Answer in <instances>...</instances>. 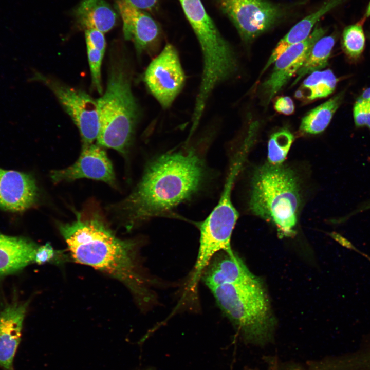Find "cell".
Segmentation results:
<instances>
[{"instance_id": "cell-1", "label": "cell", "mask_w": 370, "mask_h": 370, "mask_svg": "<svg viewBox=\"0 0 370 370\" xmlns=\"http://www.w3.org/2000/svg\"><path fill=\"white\" fill-rule=\"evenodd\" d=\"M206 176L205 160L194 147L172 150L154 158L134 190L119 205L125 227L130 230L168 214L196 194Z\"/></svg>"}, {"instance_id": "cell-2", "label": "cell", "mask_w": 370, "mask_h": 370, "mask_svg": "<svg viewBox=\"0 0 370 370\" xmlns=\"http://www.w3.org/2000/svg\"><path fill=\"white\" fill-rule=\"evenodd\" d=\"M76 215L72 222L58 225L71 258L118 280L141 308L151 305L155 296L140 264L138 242L118 237L98 214Z\"/></svg>"}, {"instance_id": "cell-3", "label": "cell", "mask_w": 370, "mask_h": 370, "mask_svg": "<svg viewBox=\"0 0 370 370\" xmlns=\"http://www.w3.org/2000/svg\"><path fill=\"white\" fill-rule=\"evenodd\" d=\"M223 313L247 344L264 347L274 340L276 323L266 292L255 276L210 289Z\"/></svg>"}, {"instance_id": "cell-4", "label": "cell", "mask_w": 370, "mask_h": 370, "mask_svg": "<svg viewBox=\"0 0 370 370\" xmlns=\"http://www.w3.org/2000/svg\"><path fill=\"white\" fill-rule=\"evenodd\" d=\"M96 101L100 124L97 144L125 154L132 143L139 110L123 58H116L110 62L105 91Z\"/></svg>"}, {"instance_id": "cell-5", "label": "cell", "mask_w": 370, "mask_h": 370, "mask_svg": "<svg viewBox=\"0 0 370 370\" xmlns=\"http://www.w3.org/2000/svg\"><path fill=\"white\" fill-rule=\"evenodd\" d=\"M251 184V211L273 224L280 235H293L301 203L295 173L282 164L265 163L255 170Z\"/></svg>"}, {"instance_id": "cell-6", "label": "cell", "mask_w": 370, "mask_h": 370, "mask_svg": "<svg viewBox=\"0 0 370 370\" xmlns=\"http://www.w3.org/2000/svg\"><path fill=\"white\" fill-rule=\"evenodd\" d=\"M179 1L200 47L203 67L197 96L199 100L206 101L218 85L237 71V58L207 13L201 0Z\"/></svg>"}, {"instance_id": "cell-7", "label": "cell", "mask_w": 370, "mask_h": 370, "mask_svg": "<svg viewBox=\"0 0 370 370\" xmlns=\"http://www.w3.org/2000/svg\"><path fill=\"white\" fill-rule=\"evenodd\" d=\"M242 40L249 43L291 17L304 4L278 3L269 0H216Z\"/></svg>"}, {"instance_id": "cell-8", "label": "cell", "mask_w": 370, "mask_h": 370, "mask_svg": "<svg viewBox=\"0 0 370 370\" xmlns=\"http://www.w3.org/2000/svg\"><path fill=\"white\" fill-rule=\"evenodd\" d=\"M234 182L227 180L217 204L207 218L199 223V254L209 259L220 251L230 250L231 238L238 217L231 200Z\"/></svg>"}, {"instance_id": "cell-9", "label": "cell", "mask_w": 370, "mask_h": 370, "mask_svg": "<svg viewBox=\"0 0 370 370\" xmlns=\"http://www.w3.org/2000/svg\"><path fill=\"white\" fill-rule=\"evenodd\" d=\"M34 79L44 83L55 96L79 129L83 145L93 143L100 127L96 100L83 90L42 74L36 73Z\"/></svg>"}, {"instance_id": "cell-10", "label": "cell", "mask_w": 370, "mask_h": 370, "mask_svg": "<svg viewBox=\"0 0 370 370\" xmlns=\"http://www.w3.org/2000/svg\"><path fill=\"white\" fill-rule=\"evenodd\" d=\"M143 80L161 106L169 108L182 89L186 76L178 51L168 43L147 67Z\"/></svg>"}, {"instance_id": "cell-11", "label": "cell", "mask_w": 370, "mask_h": 370, "mask_svg": "<svg viewBox=\"0 0 370 370\" xmlns=\"http://www.w3.org/2000/svg\"><path fill=\"white\" fill-rule=\"evenodd\" d=\"M326 32V29L317 24L305 40L288 48L275 61L271 74L261 86L262 95L266 105L297 73L313 44L323 36Z\"/></svg>"}, {"instance_id": "cell-12", "label": "cell", "mask_w": 370, "mask_h": 370, "mask_svg": "<svg viewBox=\"0 0 370 370\" xmlns=\"http://www.w3.org/2000/svg\"><path fill=\"white\" fill-rule=\"evenodd\" d=\"M50 178L54 183L89 178L115 187L116 179L112 163L106 152L98 144L83 145L78 159L71 165L52 170Z\"/></svg>"}, {"instance_id": "cell-13", "label": "cell", "mask_w": 370, "mask_h": 370, "mask_svg": "<svg viewBox=\"0 0 370 370\" xmlns=\"http://www.w3.org/2000/svg\"><path fill=\"white\" fill-rule=\"evenodd\" d=\"M116 8L122 20L125 39L133 43L139 54L154 52L161 37L157 23L144 10L133 6L124 0H117Z\"/></svg>"}, {"instance_id": "cell-14", "label": "cell", "mask_w": 370, "mask_h": 370, "mask_svg": "<svg viewBox=\"0 0 370 370\" xmlns=\"http://www.w3.org/2000/svg\"><path fill=\"white\" fill-rule=\"evenodd\" d=\"M38 189L29 174L0 168V208L11 212L24 211L36 202Z\"/></svg>"}, {"instance_id": "cell-15", "label": "cell", "mask_w": 370, "mask_h": 370, "mask_svg": "<svg viewBox=\"0 0 370 370\" xmlns=\"http://www.w3.org/2000/svg\"><path fill=\"white\" fill-rule=\"evenodd\" d=\"M253 276L232 250H222L211 258L200 280L211 289L223 285L240 283Z\"/></svg>"}, {"instance_id": "cell-16", "label": "cell", "mask_w": 370, "mask_h": 370, "mask_svg": "<svg viewBox=\"0 0 370 370\" xmlns=\"http://www.w3.org/2000/svg\"><path fill=\"white\" fill-rule=\"evenodd\" d=\"M28 305V302H14L0 312V366L5 370H12Z\"/></svg>"}, {"instance_id": "cell-17", "label": "cell", "mask_w": 370, "mask_h": 370, "mask_svg": "<svg viewBox=\"0 0 370 370\" xmlns=\"http://www.w3.org/2000/svg\"><path fill=\"white\" fill-rule=\"evenodd\" d=\"M38 247L24 237L0 233V276L13 273L34 263Z\"/></svg>"}, {"instance_id": "cell-18", "label": "cell", "mask_w": 370, "mask_h": 370, "mask_svg": "<svg viewBox=\"0 0 370 370\" xmlns=\"http://www.w3.org/2000/svg\"><path fill=\"white\" fill-rule=\"evenodd\" d=\"M346 1L326 0L316 11L296 23L276 44L263 71H265L288 48L305 40L322 16Z\"/></svg>"}, {"instance_id": "cell-19", "label": "cell", "mask_w": 370, "mask_h": 370, "mask_svg": "<svg viewBox=\"0 0 370 370\" xmlns=\"http://www.w3.org/2000/svg\"><path fill=\"white\" fill-rule=\"evenodd\" d=\"M78 27L97 29L103 33L116 25L117 15L105 0H81L72 11Z\"/></svg>"}, {"instance_id": "cell-20", "label": "cell", "mask_w": 370, "mask_h": 370, "mask_svg": "<svg viewBox=\"0 0 370 370\" xmlns=\"http://www.w3.org/2000/svg\"><path fill=\"white\" fill-rule=\"evenodd\" d=\"M308 370H370V346L350 354L310 361Z\"/></svg>"}, {"instance_id": "cell-21", "label": "cell", "mask_w": 370, "mask_h": 370, "mask_svg": "<svg viewBox=\"0 0 370 370\" xmlns=\"http://www.w3.org/2000/svg\"><path fill=\"white\" fill-rule=\"evenodd\" d=\"M344 96V91L340 92L308 112L302 119L300 130L310 134L323 132L340 106Z\"/></svg>"}, {"instance_id": "cell-22", "label": "cell", "mask_w": 370, "mask_h": 370, "mask_svg": "<svg viewBox=\"0 0 370 370\" xmlns=\"http://www.w3.org/2000/svg\"><path fill=\"white\" fill-rule=\"evenodd\" d=\"M337 83L338 79L330 69L315 71L303 81L295 96L308 101L325 98L334 91Z\"/></svg>"}, {"instance_id": "cell-23", "label": "cell", "mask_w": 370, "mask_h": 370, "mask_svg": "<svg viewBox=\"0 0 370 370\" xmlns=\"http://www.w3.org/2000/svg\"><path fill=\"white\" fill-rule=\"evenodd\" d=\"M335 36L331 34L319 39L311 47L306 59L297 72L292 86L307 74L320 70L328 65L329 58L335 44Z\"/></svg>"}, {"instance_id": "cell-24", "label": "cell", "mask_w": 370, "mask_h": 370, "mask_svg": "<svg viewBox=\"0 0 370 370\" xmlns=\"http://www.w3.org/2000/svg\"><path fill=\"white\" fill-rule=\"evenodd\" d=\"M294 140L293 134L282 129L271 136L268 144V160L272 164H281L285 159Z\"/></svg>"}, {"instance_id": "cell-25", "label": "cell", "mask_w": 370, "mask_h": 370, "mask_svg": "<svg viewBox=\"0 0 370 370\" xmlns=\"http://www.w3.org/2000/svg\"><path fill=\"white\" fill-rule=\"evenodd\" d=\"M363 23L359 21L346 26L342 33V48L346 54L352 59L359 58L362 53L365 44Z\"/></svg>"}, {"instance_id": "cell-26", "label": "cell", "mask_w": 370, "mask_h": 370, "mask_svg": "<svg viewBox=\"0 0 370 370\" xmlns=\"http://www.w3.org/2000/svg\"><path fill=\"white\" fill-rule=\"evenodd\" d=\"M86 47L92 86L100 95H102L103 88L101 83V67L104 53L89 45H86Z\"/></svg>"}, {"instance_id": "cell-27", "label": "cell", "mask_w": 370, "mask_h": 370, "mask_svg": "<svg viewBox=\"0 0 370 370\" xmlns=\"http://www.w3.org/2000/svg\"><path fill=\"white\" fill-rule=\"evenodd\" d=\"M67 256L62 251L54 250L50 243L39 246L34 256V263L42 265L47 263L62 264L67 261Z\"/></svg>"}, {"instance_id": "cell-28", "label": "cell", "mask_w": 370, "mask_h": 370, "mask_svg": "<svg viewBox=\"0 0 370 370\" xmlns=\"http://www.w3.org/2000/svg\"><path fill=\"white\" fill-rule=\"evenodd\" d=\"M370 107V101L358 99L353 110L354 119L357 127L366 125L367 116Z\"/></svg>"}, {"instance_id": "cell-29", "label": "cell", "mask_w": 370, "mask_h": 370, "mask_svg": "<svg viewBox=\"0 0 370 370\" xmlns=\"http://www.w3.org/2000/svg\"><path fill=\"white\" fill-rule=\"evenodd\" d=\"M85 35L86 45L104 53L106 41L103 32L97 29H88L85 30Z\"/></svg>"}, {"instance_id": "cell-30", "label": "cell", "mask_w": 370, "mask_h": 370, "mask_svg": "<svg viewBox=\"0 0 370 370\" xmlns=\"http://www.w3.org/2000/svg\"><path fill=\"white\" fill-rule=\"evenodd\" d=\"M275 110L282 114L290 115L294 112V105L292 99L288 96H281L276 99L274 103Z\"/></svg>"}, {"instance_id": "cell-31", "label": "cell", "mask_w": 370, "mask_h": 370, "mask_svg": "<svg viewBox=\"0 0 370 370\" xmlns=\"http://www.w3.org/2000/svg\"><path fill=\"white\" fill-rule=\"evenodd\" d=\"M133 6L146 11L156 9L158 0H124Z\"/></svg>"}, {"instance_id": "cell-32", "label": "cell", "mask_w": 370, "mask_h": 370, "mask_svg": "<svg viewBox=\"0 0 370 370\" xmlns=\"http://www.w3.org/2000/svg\"><path fill=\"white\" fill-rule=\"evenodd\" d=\"M369 209H370V199L362 203L361 205H360L359 206H358L357 209H356L355 210L353 211L352 212H350L349 214H348L344 218L345 219V218H350V217L355 215L356 214H357L359 212H363L364 211L369 210Z\"/></svg>"}, {"instance_id": "cell-33", "label": "cell", "mask_w": 370, "mask_h": 370, "mask_svg": "<svg viewBox=\"0 0 370 370\" xmlns=\"http://www.w3.org/2000/svg\"><path fill=\"white\" fill-rule=\"evenodd\" d=\"M359 99L370 101V87L366 89L362 92Z\"/></svg>"}, {"instance_id": "cell-34", "label": "cell", "mask_w": 370, "mask_h": 370, "mask_svg": "<svg viewBox=\"0 0 370 370\" xmlns=\"http://www.w3.org/2000/svg\"><path fill=\"white\" fill-rule=\"evenodd\" d=\"M369 17H370V2L367 7V9L365 11V12L362 20H360V21H361L363 23Z\"/></svg>"}, {"instance_id": "cell-35", "label": "cell", "mask_w": 370, "mask_h": 370, "mask_svg": "<svg viewBox=\"0 0 370 370\" xmlns=\"http://www.w3.org/2000/svg\"><path fill=\"white\" fill-rule=\"evenodd\" d=\"M370 130V107L369 109V112L367 116V122L366 125Z\"/></svg>"}, {"instance_id": "cell-36", "label": "cell", "mask_w": 370, "mask_h": 370, "mask_svg": "<svg viewBox=\"0 0 370 370\" xmlns=\"http://www.w3.org/2000/svg\"><path fill=\"white\" fill-rule=\"evenodd\" d=\"M369 37H370V32H369Z\"/></svg>"}]
</instances>
